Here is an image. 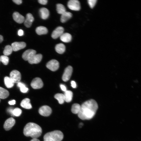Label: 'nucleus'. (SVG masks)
<instances>
[{
	"label": "nucleus",
	"mask_w": 141,
	"mask_h": 141,
	"mask_svg": "<svg viewBox=\"0 0 141 141\" xmlns=\"http://www.w3.org/2000/svg\"><path fill=\"white\" fill-rule=\"evenodd\" d=\"M38 111L41 115L44 116H48L51 113L52 110L50 107L45 105L39 108Z\"/></svg>",
	"instance_id": "nucleus-7"
},
{
	"label": "nucleus",
	"mask_w": 141,
	"mask_h": 141,
	"mask_svg": "<svg viewBox=\"0 0 141 141\" xmlns=\"http://www.w3.org/2000/svg\"><path fill=\"white\" fill-rule=\"evenodd\" d=\"M48 31L46 27L42 26L37 27L36 30V33L39 35L46 34L48 33Z\"/></svg>",
	"instance_id": "nucleus-22"
},
{
	"label": "nucleus",
	"mask_w": 141,
	"mask_h": 141,
	"mask_svg": "<svg viewBox=\"0 0 141 141\" xmlns=\"http://www.w3.org/2000/svg\"><path fill=\"white\" fill-rule=\"evenodd\" d=\"M60 40L65 43H68L71 41L72 39L71 35L68 33H63L60 36Z\"/></svg>",
	"instance_id": "nucleus-20"
},
{
	"label": "nucleus",
	"mask_w": 141,
	"mask_h": 141,
	"mask_svg": "<svg viewBox=\"0 0 141 141\" xmlns=\"http://www.w3.org/2000/svg\"><path fill=\"white\" fill-rule=\"evenodd\" d=\"M42 132L41 127L33 122L28 123L25 126L23 133L26 137H31L33 138H37L40 137Z\"/></svg>",
	"instance_id": "nucleus-2"
},
{
	"label": "nucleus",
	"mask_w": 141,
	"mask_h": 141,
	"mask_svg": "<svg viewBox=\"0 0 141 141\" xmlns=\"http://www.w3.org/2000/svg\"><path fill=\"white\" fill-rule=\"evenodd\" d=\"M30 99L27 98L22 100L20 103V105L22 107L27 109H31L32 106L30 103Z\"/></svg>",
	"instance_id": "nucleus-19"
},
{
	"label": "nucleus",
	"mask_w": 141,
	"mask_h": 141,
	"mask_svg": "<svg viewBox=\"0 0 141 141\" xmlns=\"http://www.w3.org/2000/svg\"><path fill=\"white\" fill-rule=\"evenodd\" d=\"M65 98V101L67 102H70L72 99L73 93L70 90H67L64 92V94Z\"/></svg>",
	"instance_id": "nucleus-23"
},
{
	"label": "nucleus",
	"mask_w": 141,
	"mask_h": 141,
	"mask_svg": "<svg viewBox=\"0 0 141 141\" xmlns=\"http://www.w3.org/2000/svg\"><path fill=\"white\" fill-rule=\"evenodd\" d=\"M0 101H1V100H0Z\"/></svg>",
	"instance_id": "nucleus-44"
},
{
	"label": "nucleus",
	"mask_w": 141,
	"mask_h": 141,
	"mask_svg": "<svg viewBox=\"0 0 141 141\" xmlns=\"http://www.w3.org/2000/svg\"><path fill=\"white\" fill-rule=\"evenodd\" d=\"M67 6L70 9L74 11H79L80 9L79 1L78 0H70L68 2Z\"/></svg>",
	"instance_id": "nucleus-4"
},
{
	"label": "nucleus",
	"mask_w": 141,
	"mask_h": 141,
	"mask_svg": "<svg viewBox=\"0 0 141 141\" xmlns=\"http://www.w3.org/2000/svg\"><path fill=\"white\" fill-rule=\"evenodd\" d=\"M55 98L58 101L60 104H63L65 101V98L64 94L61 93H57L54 96Z\"/></svg>",
	"instance_id": "nucleus-26"
},
{
	"label": "nucleus",
	"mask_w": 141,
	"mask_h": 141,
	"mask_svg": "<svg viewBox=\"0 0 141 141\" xmlns=\"http://www.w3.org/2000/svg\"><path fill=\"white\" fill-rule=\"evenodd\" d=\"M30 141H40V140L37 138H33Z\"/></svg>",
	"instance_id": "nucleus-42"
},
{
	"label": "nucleus",
	"mask_w": 141,
	"mask_h": 141,
	"mask_svg": "<svg viewBox=\"0 0 141 141\" xmlns=\"http://www.w3.org/2000/svg\"><path fill=\"white\" fill-rule=\"evenodd\" d=\"M98 108L97 102L90 99L84 102L81 105L78 116L82 120H88L92 118L96 114Z\"/></svg>",
	"instance_id": "nucleus-1"
},
{
	"label": "nucleus",
	"mask_w": 141,
	"mask_h": 141,
	"mask_svg": "<svg viewBox=\"0 0 141 141\" xmlns=\"http://www.w3.org/2000/svg\"><path fill=\"white\" fill-rule=\"evenodd\" d=\"M4 80L5 85L8 88H10L13 86L14 83L10 77H5Z\"/></svg>",
	"instance_id": "nucleus-24"
},
{
	"label": "nucleus",
	"mask_w": 141,
	"mask_h": 141,
	"mask_svg": "<svg viewBox=\"0 0 141 141\" xmlns=\"http://www.w3.org/2000/svg\"><path fill=\"white\" fill-rule=\"evenodd\" d=\"M17 86L20 88V91L22 92L26 93L28 90V88L25 85L22 83L20 82L17 83Z\"/></svg>",
	"instance_id": "nucleus-30"
},
{
	"label": "nucleus",
	"mask_w": 141,
	"mask_h": 141,
	"mask_svg": "<svg viewBox=\"0 0 141 141\" xmlns=\"http://www.w3.org/2000/svg\"><path fill=\"white\" fill-rule=\"evenodd\" d=\"M72 15L70 12L66 11L61 14L60 18L61 22L63 23L66 22L72 17Z\"/></svg>",
	"instance_id": "nucleus-18"
},
{
	"label": "nucleus",
	"mask_w": 141,
	"mask_h": 141,
	"mask_svg": "<svg viewBox=\"0 0 141 141\" xmlns=\"http://www.w3.org/2000/svg\"><path fill=\"white\" fill-rule=\"evenodd\" d=\"M80 105L78 103H74L72 106L71 111L73 114H78L80 111Z\"/></svg>",
	"instance_id": "nucleus-28"
},
{
	"label": "nucleus",
	"mask_w": 141,
	"mask_h": 141,
	"mask_svg": "<svg viewBox=\"0 0 141 141\" xmlns=\"http://www.w3.org/2000/svg\"><path fill=\"white\" fill-rule=\"evenodd\" d=\"M9 95L8 91L5 89L0 87V98L5 99Z\"/></svg>",
	"instance_id": "nucleus-25"
},
{
	"label": "nucleus",
	"mask_w": 141,
	"mask_h": 141,
	"mask_svg": "<svg viewBox=\"0 0 141 141\" xmlns=\"http://www.w3.org/2000/svg\"></svg>",
	"instance_id": "nucleus-45"
},
{
	"label": "nucleus",
	"mask_w": 141,
	"mask_h": 141,
	"mask_svg": "<svg viewBox=\"0 0 141 141\" xmlns=\"http://www.w3.org/2000/svg\"><path fill=\"white\" fill-rule=\"evenodd\" d=\"M38 2L42 5H46L48 1L47 0H39Z\"/></svg>",
	"instance_id": "nucleus-34"
},
{
	"label": "nucleus",
	"mask_w": 141,
	"mask_h": 141,
	"mask_svg": "<svg viewBox=\"0 0 141 141\" xmlns=\"http://www.w3.org/2000/svg\"><path fill=\"white\" fill-rule=\"evenodd\" d=\"M9 104L10 105H14L15 104V101L14 100L9 101L8 102Z\"/></svg>",
	"instance_id": "nucleus-40"
},
{
	"label": "nucleus",
	"mask_w": 141,
	"mask_h": 141,
	"mask_svg": "<svg viewBox=\"0 0 141 141\" xmlns=\"http://www.w3.org/2000/svg\"><path fill=\"white\" fill-rule=\"evenodd\" d=\"M13 50L15 51H18L24 48L26 46V44L24 42H15L11 44Z\"/></svg>",
	"instance_id": "nucleus-10"
},
{
	"label": "nucleus",
	"mask_w": 141,
	"mask_h": 141,
	"mask_svg": "<svg viewBox=\"0 0 141 141\" xmlns=\"http://www.w3.org/2000/svg\"><path fill=\"white\" fill-rule=\"evenodd\" d=\"M87 1L90 8H92L95 6L97 1V0H88Z\"/></svg>",
	"instance_id": "nucleus-33"
},
{
	"label": "nucleus",
	"mask_w": 141,
	"mask_h": 141,
	"mask_svg": "<svg viewBox=\"0 0 141 141\" xmlns=\"http://www.w3.org/2000/svg\"><path fill=\"white\" fill-rule=\"evenodd\" d=\"M71 86L73 88H75L77 86V85L75 82L74 81H72L71 82Z\"/></svg>",
	"instance_id": "nucleus-38"
},
{
	"label": "nucleus",
	"mask_w": 141,
	"mask_h": 141,
	"mask_svg": "<svg viewBox=\"0 0 141 141\" xmlns=\"http://www.w3.org/2000/svg\"><path fill=\"white\" fill-rule=\"evenodd\" d=\"M56 7V10L58 14H62L66 11L64 6L62 4H57Z\"/></svg>",
	"instance_id": "nucleus-27"
},
{
	"label": "nucleus",
	"mask_w": 141,
	"mask_h": 141,
	"mask_svg": "<svg viewBox=\"0 0 141 141\" xmlns=\"http://www.w3.org/2000/svg\"><path fill=\"white\" fill-rule=\"evenodd\" d=\"M31 85L32 88L34 89H40L43 86V83L40 78L36 77L34 78L32 81Z\"/></svg>",
	"instance_id": "nucleus-9"
},
{
	"label": "nucleus",
	"mask_w": 141,
	"mask_h": 141,
	"mask_svg": "<svg viewBox=\"0 0 141 141\" xmlns=\"http://www.w3.org/2000/svg\"><path fill=\"white\" fill-rule=\"evenodd\" d=\"M83 123H80L79 125V127H81L82 126V125H83Z\"/></svg>",
	"instance_id": "nucleus-43"
},
{
	"label": "nucleus",
	"mask_w": 141,
	"mask_h": 141,
	"mask_svg": "<svg viewBox=\"0 0 141 141\" xmlns=\"http://www.w3.org/2000/svg\"><path fill=\"white\" fill-rule=\"evenodd\" d=\"M64 29L61 26L57 27L52 32L51 37L54 39H56L60 36L63 33Z\"/></svg>",
	"instance_id": "nucleus-13"
},
{
	"label": "nucleus",
	"mask_w": 141,
	"mask_h": 141,
	"mask_svg": "<svg viewBox=\"0 0 141 141\" xmlns=\"http://www.w3.org/2000/svg\"><path fill=\"white\" fill-rule=\"evenodd\" d=\"M13 51V49L11 46L7 45L5 47L3 53L4 55L7 56L10 55Z\"/></svg>",
	"instance_id": "nucleus-29"
},
{
	"label": "nucleus",
	"mask_w": 141,
	"mask_h": 141,
	"mask_svg": "<svg viewBox=\"0 0 141 141\" xmlns=\"http://www.w3.org/2000/svg\"><path fill=\"white\" fill-rule=\"evenodd\" d=\"M3 40V36L0 35V43L2 42Z\"/></svg>",
	"instance_id": "nucleus-41"
},
{
	"label": "nucleus",
	"mask_w": 141,
	"mask_h": 141,
	"mask_svg": "<svg viewBox=\"0 0 141 141\" xmlns=\"http://www.w3.org/2000/svg\"><path fill=\"white\" fill-rule=\"evenodd\" d=\"M39 13L41 18L44 20L47 19L49 15V10L45 8H41L39 10Z\"/></svg>",
	"instance_id": "nucleus-17"
},
{
	"label": "nucleus",
	"mask_w": 141,
	"mask_h": 141,
	"mask_svg": "<svg viewBox=\"0 0 141 141\" xmlns=\"http://www.w3.org/2000/svg\"><path fill=\"white\" fill-rule=\"evenodd\" d=\"M13 109H12L11 108H8L7 111L8 113H9L11 115L13 116Z\"/></svg>",
	"instance_id": "nucleus-39"
},
{
	"label": "nucleus",
	"mask_w": 141,
	"mask_h": 141,
	"mask_svg": "<svg viewBox=\"0 0 141 141\" xmlns=\"http://www.w3.org/2000/svg\"><path fill=\"white\" fill-rule=\"evenodd\" d=\"M42 58V55L41 54H36L30 59L28 61L31 64H37L40 62Z\"/></svg>",
	"instance_id": "nucleus-15"
},
{
	"label": "nucleus",
	"mask_w": 141,
	"mask_h": 141,
	"mask_svg": "<svg viewBox=\"0 0 141 141\" xmlns=\"http://www.w3.org/2000/svg\"><path fill=\"white\" fill-rule=\"evenodd\" d=\"M46 67L50 70L54 71L57 70L59 67V64L58 61L55 59L52 60L46 64Z\"/></svg>",
	"instance_id": "nucleus-6"
},
{
	"label": "nucleus",
	"mask_w": 141,
	"mask_h": 141,
	"mask_svg": "<svg viewBox=\"0 0 141 141\" xmlns=\"http://www.w3.org/2000/svg\"><path fill=\"white\" fill-rule=\"evenodd\" d=\"M13 1L15 3L18 5L21 4L22 2L21 0H13Z\"/></svg>",
	"instance_id": "nucleus-36"
},
{
	"label": "nucleus",
	"mask_w": 141,
	"mask_h": 141,
	"mask_svg": "<svg viewBox=\"0 0 141 141\" xmlns=\"http://www.w3.org/2000/svg\"><path fill=\"white\" fill-rule=\"evenodd\" d=\"M73 72L72 67L69 66L65 69L62 76V80L66 82L70 78Z\"/></svg>",
	"instance_id": "nucleus-8"
},
{
	"label": "nucleus",
	"mask_w": 141,
	"mask_h": 141,
	"mask_svg": "<svg viewBox=\"0 0 141 141\" xmlns=\"http://www.w3.org/2000/svg\"><path fill=\"white\" fill-rule=\"evenodd\" d=\"M34 19V17L30 13L27 14L26 15V18L24 21V25L27 27H30Z\"/></svg>",
	"instance_id": "nucleus-14"
},
{
	"label": "nucleus",
	"mask_w": 141,
	"mask_h": 141,
	"mask_svg": "<svg viewBox=\"0 0 141 141\" xmlns=\"http://www.w3.org/2000/svg\"><path fill=\"white\" fill-rule=\"evenodd\" d=\"M63 138V133L56 130L48 132L44 135V141H61Z\"/></svg>",
	"instance_id": "nucleus-3"
},
{
	"label": "nucleus",
	"mask_w": 141,
	"mask_h": 141,
	"mask_svg": "<svg viewBox=\"0 0 141 141\" xmlns=\"http://www.w3.org/2000/svg\"><path fill=\"white\" fill-rule=\"evenodd\" d=\"M15 123V120L11 117L7 119L4 124V128L6 131H8L11 129Z\"/></svg>",
	"instance_id": "nucleus-11"
},
{
	"label": "nucleus",
	"mask_w": 141,
	"mask_h": 141,
	"mask_svg": "<svg viewBox=\"0 0 141 141\" xmlns=\"http://www.w3.org/2000/svg\"><path fill=\"white\" fill-rule=\"evenodd\" d=\"M13 17L14 20L19 24L22 23L25 20L24 17L17 12H15L13 13Z\"/></svg>",
	"instance_id": "nucleus-16"
},
{
	"label": "nucleus",
	"mask_w": 141,
	"mask_h": 141,
	"mask_svg": "<svg viewBox=\"0 0 141 141\" xmlns=\"http://www.w3.org/2000/svg\"><path fill=\"white\" fill-rule=\"evenodd\" d=\"M24 31L23 30L21 29L19 30L18 32V34L20 36H21L24 34Z\"/></svg>",
	"instance_id": "nucleus-37"
},
{
	"label": "nucleus",
	"mask_w": 141,
	"mask_h": 141,
	"mask_svg": "<svg viewBox=\"0 0 141 141\" xmlns=\"http://www.w3.org/2000/svg\"><path fill=\"white\" fill-rule=\"evenodd\" d=\"M36 53V51L32 49H29L25 51L23 54L22 57L25 61H28Z\"/></svg>",
	"instance_id": "nucleus-12"
},
{
	"label": "nucleus",
	"mask_w": 141,
	"mask_h": 141,
	"mask_svg": "<svg viewBox=\"0 0 141 141\" xmlns=\"http://www.w3.org/2000/svg\"><path fill=\"white\" fill-rule=\"evenodd\" d=\"M55 50L57 53L62 54L65 52L66 50V47L63 44L59 43L56 45Z\"/></svg>",
	"instance_id": "nucleus-21"
},
{
	"label": "nucleus",
	"mask_w": 141,
	"mask_h": 141,
	"mask_svg": "<svg viewBox=\"0 0 141 141\" xmlns=\"http://www.w3.org/2000/svg\"><path fill=\"white\" fill-rule=\"evenodd\" d=\"M60 86L61 89L63 91L65 92L67 90L66 87L64 85L61 84H60Z\"/></svg>",
	"instance_id": "nucleus-35"
},
{
	"label": "nucleus",
	"mask_w": 141,
	"mask_h": 141,
	"mask_svg": "<svg viewBox=\"0 0 141 141\" xmlns=\"http://www.w3.org/2000/svg\"><path fill=\"white\" fill-rule=\"evenodd\" d=\"M0 61L5 65H7L9 62V58L7 56L2 55L0 57Z\"/></svg>",
	"instance_id": "nucleus-31"
},
{
	"label": "nucleus",
	"mask_w": 141,
	"mask_h": 141,
	"mask_svg": "<svg viewBox=\"0 0 141 141\" xmlns=\"http://www.w3.org/2000/svg\"><path fill=\"white\" fill-rule=\"evenodd\" d=\"M22 113V110L20 109L16 108L14 109L13 111V116H19Z\"/></svg>",
	"instance_id": "nucleus-32"
},
{
	"label": "nucleus",
	"mask_w": 141,
	"mask_h": 141,
	"mask_svg": "<svg viewBox=\"0 0 141 141\" xmlns=\"http://www.w3.org/2000/svg\"><path fill=\"white\" fill-rule=\"evenodd\" d=\"M10 78L14 83H17L20 82L21 79V74L18 71L13 70L10 74Z\"/></svg>",
	"instance_id": "nucleus-5"
}]
</instances>
